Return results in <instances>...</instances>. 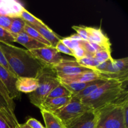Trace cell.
Wrapping results in <instances>:
<instances>
[{"label":"cell","instance_id":"obj_1","mask_svg":"<svg viewBox=\"0 0 128 128\" xmlns=\"http://www.w3.org/2000/svg\"><path fill=\"white\" fill-rule=\"evenodd\" d=\"M0 49L9 66L17 77L36 78L44 67L28 50L1 42Z\"/></svg>","mask_w":128,"mask_h":128},{"label":"cell","instance_id":"obj_2","mask_svg":"<svg viewBox=\"0 0 128 128\" xmlns=\"http://www.w3.org/2000/svg\"><path fill=\"white\" fill-rule=\"evenodd\" d=\"M126 98H128V91L125 90L124 82L116 80H109L91 94L81 99V101L92 110L99 111Z\"/></svg>","mask_w":128,"mask_h":128},{"label":"cell","instance_id":"obj_3","mask_svg":"<svg viewBox=\"0 0 128 128\" xmlns=\"http://www.w3.org/2000/svg\"><path fill=\"white\" fill-rule=\"evenodd\" d=\"M39 86L29 94L30 101L39 109L48 98L51 91L60 83L57 74L52 67L44 66L38 74Z\"/></svg>","mask_w":128,"mask_h":128},{"label":"cell","instance_id":"obj_4","mask_svg":"<svg viewBox=\"0 0 128 128\" xmlns=\"http://www.w3.org/2000/svg\"><path fill=\"white\" fill-rule=\"evenodd\" d=\"M128 98L104 108L99 111L96 128H126L123 117V106Z\"/></svg>","mask_w":128,"mask_h":128},{"label":"cell","instance_id":"obj_5","mask_svg":"<svg viewBox=\"0 0 128 128\" xmlns=\"http://www.w3.org/2000/svg\"><path fill=\"white\" fill-rule=\"evenodd\" d=\"M90 110H92L82 103L81 99L76 96H72L70 102L54 114L65 124Z\"/></svg>","mask_w":128,"mask_h":128},{"label":"cell","instance_id":"obj_6","mask_svg":"<svg viewBox=\"0 0 128 128\" xmlns=\"http://www.w3.org/2000/svg\"><path fill=\"white\" fill-rule=\"evenodd\" d=\"M29 51L44 66L53 67L65 60L55 48L51 46Z\"/></svg>","mask_w":128,"mask_h":128},{"label":"cell","instance_id":"obj_7","mask_svg":"<svg viewBox=\"0 0 128 128\" xmlns=\"http://www.w3.org/2000/svg\"><path fill=\"white\" fill-rule=\"evenodd\" d=\"M98 120L99 112L90 110L64 124L66 128H96Z\"/></svg>","mask_w":128,"mask_h":128},{"label":"cell","instance_id":"obj_8","mask_svg":"<svg viewBox=\"0 0 128 128\" xmlns=\"http://www.w3.org/2000/svg\"><path fill=\"white\" fill-rule=\"evenodd\" d=\"M52 68L56 72L58 77L70 76L91 70L81 66L76 60L66 59Z\"/></svg>","mask_w":128,"mask_h":128},{"label":"cell","instance_id":"obj_9","mask_svg":"<svg viewBox=\"0 0 128 128\" xmlns=\"http://www.w3.org/2000/svg\"><path fill=\"white\" fill-rule=\"evenodd\" d=\"M18 77L12 74L0 64V80L7 90L9 97L13 100L20 97V92L16 88V81Z\"/></svg>","mask_w":128,"mask_h":128},{"label":"cell","instance_id":"obj_10","mask_svg":"<svg viewBox=\"0 0 128 128\" xmlns=\"http://www.w3.org/2000/svg\"><path fill=\"white\" fill-rule=\"evenodd\" d=\"M58 78L60 82L63 84L71 83V82H88L96 80H102L96 71L91 70L76 74L61 76L58 77Z\"/></svg>","mask_w":128,"mask_h":128},{"label":"cell","instance_id":"obj_11","mask_svg":"<svg viewBox=\"0 0 128 128\" xmlns=\"http://www.w3.org/2000/svg\"><path fill=\"white\" fill-rule=\"evenodd\" d=\"M24 9L22 4L18 1H2L0 5V16H6L11 18L20 17L21 12Z\"/></svg>","mask_w":128,"mask_h":128},{"label":"cell","instance_id":"obj_12","mask_svg":"<svg viewBox=\"0 0 128 128\" xmlns=\"http://www.w3.org/2000/svg\"><path fill=\"white\" fill-rule=\"evenodd\" d=\"M88 36V40L91 42L100 45L104 48L111 49V42L110 39L103 33L101 28L86 27Z\"/></svg>","mask_w":128,"mask_h":128},{"label":"cell","instance_id":"obj_13","mask_svg":"<svg viewBox=\"0 0 128 128\" xmlns=\"http://www.w3.org/2000/svg\"><path fill=\"white\" fill-rule=\"evenodd\" d=\"M0 113L4 118L11 128H15L19 124L14 114V110L10 106L8 102L0 92Z\"/></svg>","mask_w":128,"mask_h":128},{"label":"cell","instance_id":"obj_14","mask_svg":"<svg viewBox=\"0 0 128 128\" xmlns=\"http://www.w3.org/2000/svg\"><path fill=\"white\" fill-rule=\"evenodd\" d=\"M71 96L56 98L47 99L41 105L40 110H45L53 113L64 107L71 100Z\"/></svg>","mask_w":128,"mask_h":128},{"label":"cell","instance_id":"obj_15","mask_svg":"<svg viewBox=\"0 0 128 128\" xmlns=\"http://www.w3.org/2000/svg\"><path fill=\"white\" fill-rule=\"evenodd\" d=\"M16 86L17 90L20 92L30 94L38 88L39 82L37 79L33 78L18 77Z\"/></svg>","mask_w":128,"mask_h":128},{"label":"cell","instance_id":"obj_16","mask_svg":"<svg viewBox=\"0 0 128 128\" xmlns=\"http://www.w3.org/2000/svg\"><path fill=\"white\" fill-rule=\"evenodd\" d=\"M14 36V42H18V43L24 46L27 49L28 51H31V50L42 48L48 47V46H45L43 44L40 43L36 40L31 38L24 32H22Z\"/></svg>","mask_w":128,"mask_h":128},{"label":"cell","instance_id":"obj_17","mask_svg":"<svg viewBox=\"0 0 128 128\" xmlns=\"http://www.w3.org/2000/svg\"><path fill=\"white\" fill-rule=\"evenodd\" d=\"M31 26L35 29L46 41L50 42L51 47L55 48L59 41H61V39L45 24L43 25H32Z\"/></svg>","mask_w":128,"mask_h":128},{"label":"cell","instance_id":"obj_18","mask_svg":"<svg viewBox=\"0 0 128 128\" xmlns=\"http://www.w3.org/2000/svg\"><path fill=\"white\" fill-rule=\"evenodd\" d=\"M43 118L45 128H66L62 120L54 113L45 110H40Z\"/></svg>","mask_w":128,"mask_h":128},{"label":"cell","instance_id":"obj_19","mask_svg":"<svg viewBox=\"0 0 128 128\" xmlns=\"http://www.w3.org/2000/svg\"><path fill=\"white\" fill-rule=\"evenodd\" d=\"M25 25L26 22L21 17L12 18L11 26L8 31L13 36H16L24 32Z\"/></svg>","mask_w":128,"mask_h":128},{"label":"cell","instance_id":"obj_20","mask_svg":"<svg viewBox=\"0 0 128 128\" xmlns=\"http://www.w3.org/2000/svg\"><path fill=\"white\" fill-rule=\"evenodd\" d=\"M24 32L26 34H27L29 36L32 38L33 40H36L38 42H40L41 44H43L45 46H51V44H50V42L48 41H46L40 33L39 32H38L35 29H34L33 28L31 27L30 25L27 24L26 23V25L24 26Z\"/></svg>","mask_w":128,"mask_h":128},{"label":"cell","instance_id":"obj_21","mask_svg":"<svg viewBox=\"0 0 128 128\" xmlns=\"http://www.w3.org/2000/svg\"><path fill=\"white\" fill-rule=\"evenodd\" d=\"M105 80H96V81H92L90 85L87 86V87L85 88L83 90L80 92L79 93H78L77 94L73 95V96H77L78 98L81 99L84 98H86L87 96H88L89 95L91 94L92 92H93L98 88L100 87L101 85H102L104 82H105Z\"/></svg>","mask_w":128,"mask_h":128},{"label":"cell","instance_id":"obj_22","mask_svg":"<svg viewBox=\"0 0 128 128\" xmlns=\"http://www.w3.org/2000/svg\"><path fill=\"white\" fill-rule=\"evenodd\" d=\"M72 96L71 92L60 82L57 86L54 88L52 91L50 92L48 96L47 99L56 98L66 97V96ZM46 99V100H47Z\"/></svg>","mask_w":128,"mask_h":128},{"label":"cell","instance_id":"obj_23","mask_svg":"<svg viewBox=\"0 0 128 128\" xmlns=\"http://www.w3.org/2000/svg\"><path fill=\"white\" fill-rule=\"evenodd\" d=\"M92 82V81L88 82H71V83L68 84H61L71 92L72 96H73V95H76L81 92L82 90H83L85 88L87 87Z\"/></svg>","mask_w":128,"mask_h":128},{"label":"cell","instance_id":"obj_24","mask_svg":"<svg viewBox=\"0 0 128 128\" xmlns=\"http://www.w3.org/2000/svg\"><path fill=\"white\" fill-rule=\"evenodd\" d=\"M20 17L25 21V22H26L27 24L30 25V26H32V25L44 24V23L41 20L35 17L34 15H32V14L30 13L29 11H28L26 9H24V10L21 12V14H20Z\"/></svg>","mask_w":128,"mask_h":128},{"label":"cell","instance_id":"obj_25","mask_svg":"<svg viewBox=\"0 0 128 128\" xmlns=\"http://www.w3.org/2000/svg\"><path fill=\"white\" fill-rule=\"evenodd\" d=\"M76 61L81 66L93 71L100 63H101L94 57H88V56H85Z\"/></svg>","mask_w":128,"mask_h":128},{"label":"cell","instance_id":"obj_26","mask_svg":"<svg viewBox=\"0 0 128 128\" xmlns=\"http://www.w3.org/2000/svg\"><path fill=\"white\" fill-rule=\"evenodd\" d=\"M112 63L118 72H128V58L113 60Z\"/></svg>","mask_w":128,"mask_h":128},{"label":"cell","instance_id":"obj_27","mask_svg":"<svg viewBox=\"0 0 128 128\" xmlns=\"http://www.w3.org/2000/svg\"><path fill=\"white\" fill-rule=\"evenodd\" d=\"M94 57L97 59L98 60H99L101 62L113 59L111 56V49H104V50H101L98 52H96Z\"/></svg>","mask_w":128,"mask_h":128},{"label":"cell","instance_id":"obj_28","mask_svg":"<svg viewBox=\"0 0 128 128\" xmlns=\"http://www.w3.org/2000/svg\"><path fill=\"white\" fill-rule=\"evenodd\" d=\"M0 42L6 44H11L14 42V36L8 31L0 27Z\"/></svg>","mask_w":128,"mask_h":128},{"label":"cell","instance_id":"obj_29","mask_svg":"<svg viewBox=\"0 0 128 128\" xmlns=\"http://www.w3.org/2000/svg\"><path fill=\"white\" fill-rule=\"evenodd\" d=\"M80 46H82L84 48V50H85V51H86V56H88V57H94V54L96 52V51L90 41L81 40V41H80Z\"/></svg>","mask_w":128,"mask_h":128},{"label":"cell","instance_id":"obj_30","mask_svg":"<svg viewBox=\"0 0 128 128\" xmlns=\"http://www.w3.org/2000/svg\"><path fill=\"white\" fill-rule=\"evenodd\" d=\"M61 41L65 45V46H66L68 48H69L70 50H72L74 48H75L80 46V41H81L74 40L70 38V37H67L61 39Z\"/></svg>","mask_w":128,"mask_h":128},{"label":"cell","instance_id":"obj_31","mask_svg":"<svg viewBox=\"0 0 128 128\" xmlns=\"http://www.w3.org/2000/svg\"><path fill=\"white\" fill-rule=\"evenodd\" d=\"M72 28L75 30L77 34L84 41H88V32L86 30V27L85 26H73Z\"/></svg>","mask_w":128,"mask_h":128},{"label":"cell","instance_id":"obj_32","mask_svg":"<svg viewBox=\"0 0 128 128\" xmlns=\"http://www.w3.org/2000/svg\"><path fill=\"white\" fill-rule=\"evenodd\" d=\"M55 48L60 53L62 52V53L66 54L69 55V56H73V52L71 50H70L69 48H68L67 46H65L61 41H59L58 43L56 44Z\"/></svg>","mask_w":128,"mask_h":128},{"label":"cell","instance_id":"obj_33","mask_svg":"<svg viewBox=\"0 0 128 128\" xmlns=\"http://www.w3.org/2000/svg\"><path fill=\"white\" fill-rule=\"evenodd\" d=\"M11 21L12 18L6 16H0V27L6 31H9Z\"/></svg>","mask_w":128,"mask_h":128},{"label":"cell","instance_id":"obj_34","mask_svg":"<svg viewBox=\"0 0 128 128\" xmlns=\"http://www.w3.org/2000/svg\"><path fill=\"white\" fill-rule=\"evenodd\" d=\"M72 51L73 52V57L76 59V60H80L86 56V51L84 50L83 48L81 46L75 48Z\"/></svg>","mask_w":128,"mask_h":128},{"label":"cell","instance_id":"obj_35","mask_svg":"<svg viewBox=\"0 0 128 128\" xmlns=\"http://www.w3.org/2000/svg\"><path fill=\"white\" fill-rule=\"evenodd\" d=\"M0 92L2 93V94L3 95L4 97L5 98H6V100H7L9 104L10 105V106L14 110V101L11 100V99H10V98L9 97L7 90H6V88L4 87L3 84L2 83L1 80H0Z\"/></svg>","mask_w":128,"mask_h":128},{"label":"cell","instance_id":"obj_36","mask_svg":"<svg viewBox=\"0 0 128 128\" xmlns=\"http://www.w3.org/2000/svg\"><path fill=\"white\" fill-rule=\"evenodd\" d=\"M0 64H1L2 67L4 68L6 70H7L8 71H10V72H11V73H12V74H14V76H16L14 74V72H13V71L11 70V68H10V66H9L8 63V62H7V61H6V58H5L4 56L3 52H2V51L1 50V49H0ZM16 77H17V76H16Z\"/></svg>","mask_w":128,"mask_h":128},{"label":"cell","instance_id":"obj_37","mask_svg":"<svg viewBox=\"0 0 128 128\" xmlns=\"http://www.w3.org/2000/svg\"><path fill=\"white\" fill-rule=\"evenodd\" d=\"M26 124L31 128H45L40 121L34 118L28 119L26 122Z\"/></svg>","mask_w":128,"mask_h":128},{"label":"cell","instance_id":"obj_38","mask_svg":"<svg viewBox=\"0 0 128 128\" xmlns=\"http://www.w3.org/2000/svg\"><path fill=\"white\" fill-rule=\"evenodd\" d=\"M123 117L126 128H128V101L125 102L123 106Z\"/></svg>","mask_w":128,"mask_h":128},{"label":"cell","instance_id":"obj_39","mask_svg":"<svg viewBox=\"0 0 128 128\" xmlns=\"http://www.w3.org/2000/svg\"><path fill=\"white\" fill-rule=\"evenodd\" d=\"M0 128H11L3 116L1 114V113H0Z\"/></svg>","mask_w":128,"mask_h":128},{"label":"cell","instance_id":"obj_40","mask_svg":"<svg viewBox=\"0 0 128 128\" xmlns=\"http://www.w3.org/2000/svg\"><path fill=\"white\" fill-rule=\"evenodd\" d=\"M70 38L72 40H77V41H81V40H82L77 34H72L71 35V36H70Z\"/></svg>","mask_w":128,"mask_h":128},{"label":"cell","instance_id":"obj_41","mask_svg":"<svg viewBox=\"0 0 128 128\" xmlns=\"http://www.w3.org/2000/svg\"><path fill=\"white\" fill-rule=\"evenodd\" d=\"M15 128H31L30 127V126H29L28 124H26V123H24V124H19L18 125V126Z\"/></svg>","mask_w":128,"mask_h":128},{"label":"cell","instance_id":"obj_42","mask_svg":"<svg viewBox=\"0 0 128 128\" xmlns=\"http://www.w3.org/2000/svg\"><path fill=\"white\" fill-rule=\"evenodd\" d=\"M1 2H2V1H1V0H0V5H1Z\"/></svg>","mask_w":128,"mask_h":128}]
</instances>
